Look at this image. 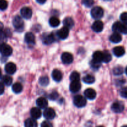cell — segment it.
<instances>
[{"instance_id":"603a6c76","label":"cell","mask_w":127,"mask_h":127,"mask_svg":"<svg viewBox=\"0 0 127 127\" xmlns=\"http://www.w3.org/2000/svg\"><path fill=\"white\" fill-rule=\"evenodd\" d=\"M63 23L65 27H68V28L71 29L74 26V21H73V19L71 17H66L63 21Z\"/></svg>"},{"instance_id":"484cf974","label":"cell","mask_w":127,"mask_h":127,"mask_svg":"<svg viewBox=\"0 0 127 127\" xmlns=\"http://www.w3.org/2000/svg\"><path fill=\"white\" fill-rule=\"evenodd\" d=\"M2 83L7 86H9L12 83V78L8 75H4L2 77Z\"/></svg>"},{"instance_id":"9c48e42d","label":"cell","mask_w":127,"mask_h":127,"mask_svg":"<svg viewBox=\"0 0 127 127\" xmlns=\"http://www.w3.org/2000/svg\"><path fill=\"white\" fill-rule=\"evenodd\" d=\"M55 111L52 108H46L43 112V116L47 120H52L55 117Z\"/></svg>"},{"instance_id":"7c38bea8","label":"cell","mask_w":127,"mask_h":127,"mask_svg":"<svg viewBox=\"0 0 127 127\" xmlns=\"http://www.w3.org/2000/svg\"><path fill=\"white\" fill-rule=\"evenodd\" d=\"M81 88V84L79 81H71V83L69 86V90L71 93H76L80 91Z\"/></svg>"},{"instance_id":"277c9868","label":"cell","mask_w":127,"mask_h":127,"mask_svg":"<svg viewBox=\"0 0 127 127\" xmlns=\"http://www.w3.org/2000/svg\"><path fill=\"white\" fill-rule=\"evenodd\" d=\"M12 24L14 28L18 32H21L24 28V21L19 16H16L12 20Z\"/></svg>"},{"instance_id":"d6a6232c","label":"cell","mask_w":127,"mask_h":127,"mask_svg":"<svg viewBox=\"0 0 127 127\" xmlns=\"http://www.w3.org/2000/svg\"><path fill=\"white\" fill-rule=\"evenodd\" d=\"M70 80L71 81H79L80 79V74L78 72L73 71L70 75Z\"/></svg>"},{"instance_id":"74e56055","label":"cell","mask_w":127,"mask_h":127,"mask_svg":"<svg viewBox=\"0 0 127 127\" xmlns=\"http://www.w3.org/2000/svg\"><path fill=\"white\" fill-rule=\"evenodd\" d=\"M120 94L121 97L125 99H127V88H124L121 89L120 91Z\"/></svg>"},{"instance_id":"f6af8a7d","label":"cell","mask_w":127,"mask_h":127,"mask_svg":"<svg viewBox=\"0 0 127 127\" xmlns=\"http://www.w3.org/2000/svg\"><path fill=\"white\" fill-rule=\"evenodd\" d=\"M122 127H127V125H124V126H122Z\"/></svg>"},{"instance_id":"9a60e30c","label":"cell","mask_w":127,"mask_h":127,"mask_svg":"<svg viewBox=\"0 0 127 127\" xmlns=\"http://www.w3.org/2000/svg\"><path fill=\"white\" fill-rule=\"evenodd\" d=\"M24 40L29 45H34L35 43V37L32 32H27L25 35Z\"/></svg>"},{"instance_id":"ee69618b","label":"cell","mask_w":127,"mask_h":127,"mask_svg":"<svg viewBox=\"0 0 127 127\" xmlns=\"http://www.w3.org/2000/svg\"><path fill=\"white\" fill-rule=\"evenodd\" d=\"M125 73H126V74L127 75V68H125Z\"/></svg>"},{"instance_id":"d590c367","label":"cell","mask_w":127,"mask_h":127,"mask_svg":"<svg viewBox=\"0 0 127 127\" xmlns=\"http://www.w3.org/2000/svg\"><path fill=\"white\" fill-rule=\"evenodd\" d=\"M58 97V94L57 91H53L48 95V98L52 100H55Z\"/></svg>"},{"instance_id":"f1b7e54d","label":"cell","mask_w":127,"mask_h":127,"mask_svg":"<svg viewBox=\"0 0 127 127\" xmlns=\"http://www.w3.org/2000/svg\"><path fill=\"white\" fill-rule=\"evenodd\" d=\"M90 66L92 68V69H93L94 70H97L101 66V62H98V61L93 59L90 62Z\"/></svg>"},{"instance_id":"5bb4252c","label":"cell","mask_w":127,"mask_h":127,"mask_svg":"<svg viewBox=\"0 0 127 127\" xmlns=\"http://www.w3.org/2000/svg\"><path fill=\"white\" fill-rule=\"evenodd\" d=\"M16 69H17L16 65L12 62L7 63L5 66V71L9 74H14L16 71Z\"/></svg>"},{"instance_id":"2e32d148","label":"cell","mask_w":127,"mask_h":127,"mask_svg":"<svg viewBox=\"0 0 127 127\" xmlns=\"http://www.w3.org/2000/svg\"><path fill=\"white\" fill-rule=\"evenodd\" d=\"M30 114H31L32 118L36 120V119H38L40 118L41 115H42V112L39 107H33L31 109Z\"/></svg>"},{"instance_id":"5b68a950","label":"cell","mask_w":127,"mask_h":127,"mask_svg":"<svg viewBox=\"0 0 127 127\" xmlns=\"http://www.w3.org/2000/svg\"><path fill=\"white\" fill-rule=\"evenodd\" d=\"M73 103L74 105L78 108L84 107L86 105V100L83 96L81 95H76L74 97Z\"/></svg>"},{"instance_id":"f546056e","label":"cell","mask_w":127,"mask_h":127,"mask_svg":"<svg viewBox=\"0 0 127 127\" xmlns=\"http://www.w3.org/2000/svg\"><path fill=\"white\" fill-rule=\"evenodd\" d=\"M104 57H103V62L104 63H109L112 60V55L110 52L107 50H104L103 52Z\"/></svg>"},{"instance_id":"e0dca14e","label":"cell","mask_w":127,"mask_h":127,"mask_svg":"<svg viewBox=\"0 0 127 127\" xmlns=\"http://www.w3.org/2000/svg\"><path fill=\"white\" fill-rule=\"evenodd\" d=\"M122 38L121 35L118 32H114L110 36V38H109L110 42L114 43H120L122 41Z\"/></svg>"},{"instance_id":"8fae6325","label":"cell","mask_w":127,"mask_h":127,"mask_svg":"<svg viewBox=\"0 0 127 127\" xmlns=\"http://www.w3.org/2000/svg\"><path fill=\"white\" fill-rule=\"evenodd\" d=\"M21 14L23 18L29 19L32 17V11L30 7H24L21 9Z\"/></svg>"},{"instance_id":"ba28073f","label":"cell","mask_w":127,"mask_h":127,"mask_svg":"<svg viewBox=\"0 0 127 127\" xmlns=\"http://www.w3.org/2000/svg\"><path fill=\"white\" fill-rule=\"evenodd\" d=\"M69 28L64 26L63 27L61 28L59 31H57V35L60 39L64 40L68 38V35H69Z\"/></svg>"},{"instance_id":"4316f807","label":"cell","mask_w":127,"mask_h":127,"mask_svg":"<svg viewBox=\"0 0 127 127\" xmlns=\"http://www.w3.org/2000/svg\"><path fill=\"white\" fill-rule=\"evenodd\" d=\"M49 24L50 26L53 27H57L60 24L59 19L57 18V17H52L49 19Z\"/></svg>"},{"instance_id":"1f68e13d","label":"cell","mask_w":127,"mask_h":127,"mask_svg":"<svg viewBox=\"0 0 127 127\" xmlns=\"http://www.w3.org/2000/svg\"><path fill=\"white\" fill-rule=\"evenodd\" d=\"M124 73V69L120 66H117L113 69V74L115 76H120Z\"/></svg>"},{"instance_id":"6da1fadb","label":"cell","mask_w":127,"mask_h":127,"mask_svg":"<svg viewBox=\"0 0 127 127\" xmlns=\"http://www.w3.org/2000/svg\"><path fill=\"white\" fill-rule=\"evenodd\" d=\"M112 31L115 32L127 34V24L115 22L112 26Z\"/></svg>"},{"instance_id":"44dd1931","label":"cell","mask_w":127,"mask_h":127,"mask_svg":"<svg viewBox=\"0 0 127 127\" xmlns=\"http://www.w3.org/2000/svg\"><path fill=\"white\" fill-rule=\"evenodd\" d=\"M55 40V38L54 35L53 34L45 35V36H43V38H42L43 43L45 45L52 44L54 42Z\"/></svg>"},{"instance_id":"bcb514c9","label":"cell","mask_w":127,"mask_h":127,"mask_svg":"<svg viewBox=\"0 0 127 127\" xmlns=\"http://www.w3.org/2000/svg\"><path fill=\"white\" fill-rule=\"evenodd\" d=\"M103 127V126H99V127Z\"/></svg>"},{"instance_id":"4dcf8cb0","label":"cell","mask_w":127,"mask_h":127,"mask_svg":"<svg viewBox=\"0 0 127 127\" xmlns=\"http://www.w3.org/2000/svg\"><path fill=\"white\" fill-rule=\"evenodd\" d=\"M39 84L42 86H47L49 84V78L47 76L40 77L39 79Z\"/></svg>"},{"instance_id":"30bf717a","label":"cell","mask_w":127,"mask_h":127,"mask_svg":"<svg viewBox=\"0 0 127 127\" xmlns=\"http://www.w3.org/2000/svg\"><path fill=\"white\" fill-rule=\"evenodd\" d=\"M104 29V23L101 21L97 20L92 25V29L97 33L101 32Z\"/></svg>"},{"instance_id":"8992f818","label":"cell","mask_w":127,"mask_h":127,"mask_svg":"<svg viewBox=\"0 0 127 127\" xmlns=\"http://www.w3.org/2000/svg\"><path fill=\"white\" fill-rule=\"evenodd\" d=\"M111 109L114 112L117 114L121 113L124 110V104L121 101H116L112 104Z\"/></svg>"},{"instance_id":"60d3db41","label":"cell","mask_w":127,"mask_h":127,"mask_svg":"<svg viewBox=\"0 0 127 127\" xmlns=\"http://www.w3.org/2000/svg\"><path fill=\"white\" fill-rule=\"evenodd\" d=\"M36 1H37V2H38V4H44L45 2L47 1V0H36Z\"/></svg>"},{"instance_id":"d4e9b609","label":"cell","mask_w":127,"mask_h":127,"mask_svg":"<svg viewBox=\"0 0 127 127\" xmlns=\"http://www.w3.org/2000/svg\"><path fill=\"white\" fill-rule=\"evenodd\" d=\"M12 91L16 94H19L21 93L23 89V86L22 84L19 83H16L12 85Z\"/></svg>"},{"instance_id":"cb8c5ba5","label":"cell","mask_w":127,"mask_h":127,"mask_svg":"<svg viewBox=\"0 0 127 127\" xmlns=\"http://www.w3.org/2000/svg\"><path fill=\"white\" fill-rule=\"evenodd\" d=\"M103 57H104L103 52L96 51V52H95L93 53V59L95 60L96 61H98V62H103Z\"/></svg>"},{"instance_id":"4fadbf2b","label":"cell","mask_w":127,"mask_h":127,"mask_svg":"<svg viewBox=\"0 0 127 127\" xmlns=\"http://www.w3.org/2000/svg\"><path fill=\"white\" fill-rule=\"evenodd\" d=\"M84 96L89 100H94L96 97V92L92 88L86 89L84 92Z\"/></svg>"},{"instance_id":"b9f144b4","label":"cell","mask_w":127,"mask_h":127,"mask_svg":"<svg viewBox=\"0 0 127 127\" xmlns=\"http://www.w3.org/2000/svg\"><path fill=\"white\" fill-rule=\"evenodd\" d=\"M4 31V26L2 22H0V33Z\"/></svg>"},{"instance_id":"836d02e7","label":"cell","mask_w":127,"mask_h":127,"mask_svg":"<svg viewBox=\"0 0 127 127\" xmlns=\"http://www.w3.org/2000/svg\"><path fill=\"white\" fill-rule=\"evenodd\" d=\"M8 3L6 0H0V10L4 11L7 9Z\"/></svg>"},{"instance_id":"83f0119b","label":"cell","mask_w":127,"mask_h":127,"mask_svg":"<svg viewBox=\"0 0 127 127\" xmlns=\"http://www.w3.org/2000/svg\"><path fill=\"white\" fill-rule=\"evenodd\" d=\"M83 81L86 84H93L95 81V78L91 74H87L85 76L83 77Z\"/></svg>"},{"instance_id":"52a82bcc","label":"cell","mask_w":127,"mask_h":127,"mask_svg":"<svg viewBox=\"0 0 127 127\" xmlns=\"http://www.w3.org/2000/svg\"><path fill=\"white\" fill-rule=\"evenodd\" d=\"M61 59H62V62L64 64H71L72 62H73V55L71 54L70 53L68 52H64L62 53V57H61Z\"/></svg>"},{"instance_id":"f35d334b","label":"cell","mask_w":127,"mask_h":127,"mask_svg":"<svg viewBox=\"0 0 127 127\" xmlns=\"http://www.w3.org/2000/svg\"><path fill=\"white\" fill-rule=\"evenodd\" d=\"M41 127H53V125L51 122H50L49 121H46L43 122L41 124Z\"/></svg>"},{"instance_id":"ffe728a7","label":"cell","mask_w":127,"mask_h":127,"mask_svg":"<svg viewBox=\"0 0 127 127\" xmlns=\"http://www.w3.org/2000/svg\"><path fill=\"white\" fill-rule=\"evenodd\" d=\"M113 53H114V55L116 56L117 57H121L125 54V48L121 46L116 47L113 49Z\"/></svg>"},{"instance_id":"ab89813d","label":"cell","mask_w":127,"mask_h":127,"mask_svg":"<svg viewBox=\"0 0 127 127\" xmlns=\"http://www.w3.org/2000/svg\"><path fill=\"white\" fill-rule=\"evenodd\" d=\"M4 92V84L0 82V95L3 94Z\"/></svg>"},{"instance_id":"ac0fdd59","label":"cell","mask_w":127,"mask_h":127,"mask_svg":"<svg viewBox=\"0 0 127 127\" xmlns=\"http://www.w3.org/2000/svg\"><path fill=\"white\" fill-rule=\"evenodd\" d=\"M36 104L40 109H46L48 106V101L44 97H40L36 101Z\"/></svg>"},{"instance_id":"d6986e66","label":"cell","mask_w":127,"mask_h":127,"mask_svg":"<svg viewBox=\"0 0 127 127\" xmlns=\"http://www.w3.org/2000/svg\"><path fill=\"white\" fill-rule=\"evenodd\" d=\"M52 76L53 80L56 82H60L62 79V78H63V75H62V72L57 69H54V70L52 71Z\"/></svg>"},{"instance_id":"7402d4cb","label":"cell","mask_w":127,"mask_h":127,"mask_svg":"<svg viewBox=\"0 0 127 127\" xmlns=\"http://www.w3.org/2000/svg\"><path fill=\"white\" fill-rule=\"evenodd\" d=\"M24 127H37L38 124H37V121L35 119L33 118H29L27 119L24 122Z\"/></svg>"},{"instance_id":"8d00e7d4","label":"cell","mask_w":127,"mask_h":127,"mask_svg":"<svg viewBox=\"0 0 127 127\" xmlns=\"http://www.w3.org/2000/svg\"><path fill=\"white\" fill-rule=\"evenodd\" d=\"M120 20H121L122 22L125 24H127V12H125L121 14L120 16Z\"/></svg>"},{"instance_id":"3957f363","label":"cell","mask_w":127,"mask_h":127,"mask_svg":"<svg viewBox=\"0 0 127 127\" xmlns=\"http://www.w3.org/2000/svg\"><path fill=\"white\" fill-rule=\"evenodd\" d=\"M0 53L4 57H9L12 53V48L6 43H0Z\"/></svg>"},{"instance_id":"e575fe53","label":"cell","mask_w":127,"mask_h":127,"mask_svg":"<svg viewBox=\"0 0 127 127\" xmlns=\"http://www.w3.org/2000/svg\"><path fill=\"white\" fill-rule=\"evenodd\" d=\"M83 4L87 7H90L94 4V0H83Z\"/></svg>"},{"instance_id":"7bdbcfd3","label":"cell","mask_w":127,"mask_h":127,"mask_svg":"<svg viewBox=\"0 0 127 127\" xmlns=\"http://www.w3.org/2000/svg\"><path fill=\"white\" fill-rule=\"evenodd\" d=\"M1 77H2V72H1V69H0V78H1Z\"/></svg>"},{"instance_id":"7a4b0ae2","label":"cell","mask_w":127,"mask_h":127,"mask_svg":"<svg viewBox=\"0 0 127 127\" xmlns=\"http://www.w3.org/2000/svg\"><path fill=\"white\" fill-rule=\"evenodd\" d=\"M104 11L101 7L99 6H95L92 9L91 11V14L93 18L95 19H100L104 16Z\"/></svg>"},{"instance_id":"7dc6e473","label":"cell","mask_w":127,"mask_h":127,"mask_svg":"<svg viewBox=\"0 0 127 127\" xmlns=\"http://www.w3.org/2000/svg\"><path fill=\"white\" fill-rule=\"evenodd\" d=\"M105 1H112V0H105Z\"/></svg>"}]
</instances>
